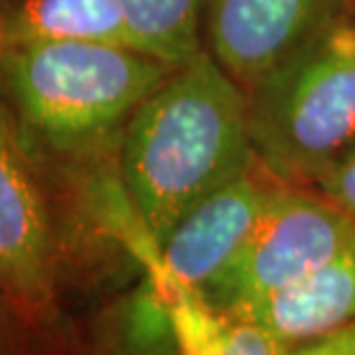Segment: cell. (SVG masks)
Returning <instances> with one entry per match:
<instances>
[{"label":"cell","mask_w":355,"mask_h":355,"mask_svg":"<svg viewBox=\"0 0 355 355\" xmlns=\"http://www.w3.org/2000/svg\"><path fill=\"white\" fill-rule=\"evenodd\" d=\"M247 109L257 162L277 182L311 187L355 150V14L270 69Z\"/></svg>","instance_id":"3957f363"},{"label":"cell","mask_w":355,"mask_h":355,"mask_svg":"<svg viewBox=\"0 0 355 355\" xmlns=\"http://www.w3.org/2000/svg\"><path fill=\"white\" fill-rule=\"evenodd\" d=\"M275 184L257 164L196 203L157 247L144 252V259L205 295L250 240Z\"/></svg>","instance_id":"52a82bcc"},{"label":"cell","mask_w":355,"mask_h":355,"mask_svg":"<svg viewBox=\"0 0 355 355\" xmlns=\"http://www.w3.org/2000/svg\"><path fill=\"white\" fill-rule=\"evenodd\" d=\"M355 243V222L318 191L277 182L257 229L205 297L219 309L275 293Z\"/></svg>","instance_id":"277c9868"},{"label":"cell","mask_w":355,"mask_h":355,"mask_svg":"<svg viewBox=\"0 0 355 355\" xmlns=\"http://www.w3.org/2000/svg\"><path fill=\"white\" fill-rule=\"evenodd\" d=\"M175 72L130 46L37 42L3 49V83L19 137L55 153L104 144Z\"/></svg>","instance_id":"7a4b0ae2"},{"label":"cell","mask_w":355,"mask_h":355,"mask_svg":"<svg viewBox=\"0 0 355 355\" xmlns=\"http://www.w3.org/2000/svg\"><path fill=\"white\" fill-rule=\"evenodd\" d=\"M288 355H355V323L339 330L337 335L321 339V342L300 346Z\"/></svg>","instance_id":"4fadbf2b"},{"label":"cell","mask_w":355,"mask_h":355,"mask_svg":"<svg viewBox=\"0 0 355 355\" xmlns=\"http://www.w3.org/2000/svg\"><path fill=\"white\" fill-rule=\"evenodd\" d=\"M148 286L171 330L175 355H288L272 335L231 311L215 307L198 291L144 259Z\"/></svg>","instance_id":"9c48e42d"},{"label":"cell","mask_w":355,"mask_h":355,"mask_svg":"<svg viewBox=\"0 0 355 355\" xmlns=\"http://www.w3.org/2000/svg\"><path fill=\"white\" fill-rule=\"evenodd\" d=\"M55 245L46 198L19 130L3 111L0 125V286L3 307L26 332L58 323Z\"/></svg>","instance_id":"5b68a950"},{"label":"cell","mask_w":355,"mask_h":355,"mask_svg":"<svg viewBox=\"0 0 355 355\" xmlns=\"http://www.w3.org/2000/svg\"><path fill=\"white\" fill-rule=\"evenodd\" d=\"M353 14V0H208L205 51L245 92L309 40Z\"/></svg>","instance_id":"8992f818"},{"label":"cell","mask_w":355,"mask_h":355,"mask_svg":"<svg viewBox=\"0 0 355 355\" xmlns=\"http://www.w3.org/2000/svg\"><path fill=\"white\" fill-rule=\"evenodd\" d=\"M134 49L180 67L203 51V17L208 0H118Z\"/></svg>","instance_id":"8fae6325"},{"label":"cell","mask_w":355,"mask_h":355,"mask_svg":"<svg viewBox=\"0 0 355 355\" xmlns=\"http://www.w3.org/2000/svg\"><path fill=\"white\" fill-rule=\"evenodd\" d=\"M3 49L37 42H83L134 49L118 0H19L3 14Z\"/></svg>","instance_id":"30bf717a"},{"label":"cell","mask_w":355,"mask_h":355,"mask_svg":"<svg viewBox=\"0 0 355 355\" xmlns=\"http://www.w3.org/2000/svg\"><path fill=\"white\" fill-rule=\"evenodd\" d=\"M257 164L247 92L205 49L175 67L120 134V182L155 247L196 203Z\"/></svg>","instance_id":"6da1fadb"},{"label":"cell","mask_w":355,"mask_h":355,"mask_svg":"<svg viewBox=\"0 0 355 355\" xmlns=\"http://www.w3.org/2000/svg\"><path fill=\"white\" fill-rule=\"evenodd\" d=\"M309 189L318 191L323 198L335 203L355 222V150H351L335 166L328 168Z\"/></svg>","instance_id":"7c38bea8"},{"label":"cell","mask_w":355,"mask_h":355,"mask_svg":"<svg viewBox=\"0 0 355 355\" xmlns=\"http://www.w3.org/2000/svg\"><path fill=\"white\" fill-rule=\"evenodd\" d=\"M231 311L272 335L288 353L355 323V243L314 272Z\"/></svg>","instance_id":"ba28073f"}]
</instances>
